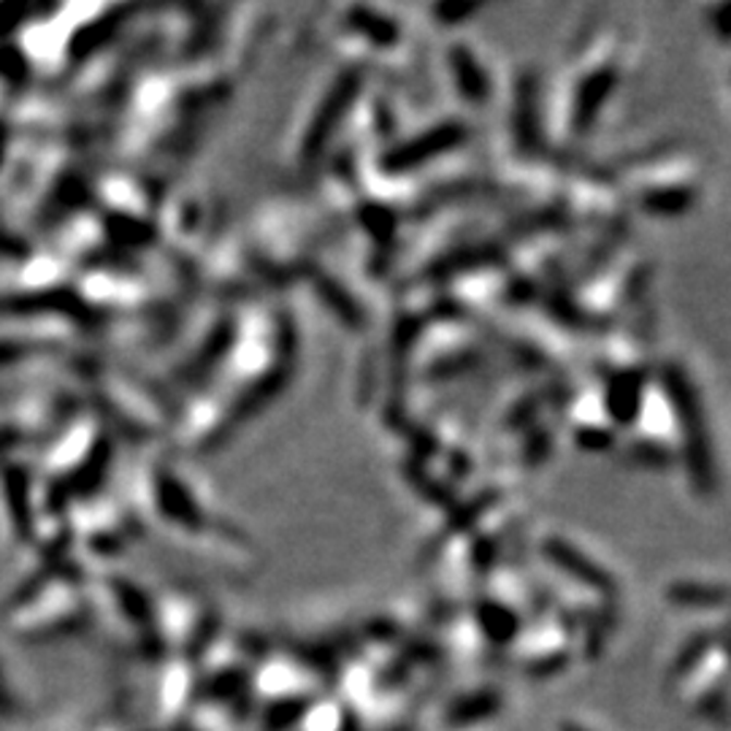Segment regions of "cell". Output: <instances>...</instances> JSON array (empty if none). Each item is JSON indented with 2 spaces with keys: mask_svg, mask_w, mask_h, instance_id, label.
I'll list each match as a JSON object with an SVG mask.
<instances>
[{
  "mask_svg": "<svg viewBox=\"0 0 731 731\" xmlns=\"http://www.w3.org/2000/svg\"><path fill=\"white\" fill-rule=\"evenodd\" d=\"M702 184V169L694 158L685 155H669V158L642 160L632 169L629 190L642 209L656 215H672V211L689 209Z\"/></svg>",
  "mask_w": 731,
  "mask_h": 731,
  "instance_id": "6da1fadb",
  "label": "cell"
},
{
  "mask_svg": "<svg viewBox=\"0 0 731 731\" xmlns=\"http://www.w3.org/2000/svg\"><path fill=\"white\" fill-rule=\"evenodd\" d=\"M566 428L583 448L605 450L616 442V423L607 412L599 385L585 388L566 404Z\"/></svg>",
  "mask_w": 731,
  "mask_h": 731,
  "instance_id": "7a4b0ae2",
  "label": "cell"
},
{
  "mask_svg": "<svg viewBox=\"0 0 731 731\" xmlns=\"http://www.w3.org/2000/svg\"><path fill=\"white\" fill-rule=\"evenodd\" d=\"M548 556L556 561V566H561L563 572L569 574V577L580 580V583H585L588 588L601 590V594H607V590L612 588L610 574H607L605 569L596 566V563L590 561V558H585L580 550L569 548L563 539H552L548 545Z\"/></svg>",
  "mask_w": 731,
  "mask_h": 731,
  "instance_id": "3957f363",
  "label": "cell"
},
{
  "mask_svg": "<svg viewBox=\"0 0 731 731\" xmlns=\"http://www.w3.org/2000/svg\"><path fill=\"white\" fill-rule=\"evenodd\" d=\"M453 65L458 74V90H461L463 98H468V100L488 98L490 74L485 71V65L479 63L474 49H461V52L453 54Z\"/></svg>",
  "mask_w": 731,
  "mask_h": 731,
  "instance_id": "277c9868",
  "label": "cell"
},
{
  "mask_svg": "<svg viewBox=\"0 0 731 731\" xmlns=\"http://www.w3.org/2000/svg\"><path fill=\"white\" fill-rule=\"evenodd\" d=\"M669 599L680 607H705V610H712V607H721L727 601V594H723V588H712V585L680 583L669 590Z\"/></svg>",
  "mask_w": 731,
  "mask_h": 731,
  "instance_id": "5b68a950",
  "label": "cell"
},
{
  "mask_svg": "<svg viewBox=\"0 0 731 731\" xmlns=\"http://www.w3.org/2000/svg\"><path fill=\"white\" fill-rule=\"evenodd\" d=\"M490 710H496L494 696H474V699L461 702V705L455 707L453 716H450V721H453V723H472V721H477L479 716H490Z\"/></svg>",
  "mask_w": 731,
  "mask_h": 731,
  "instance_id": "8992f818",
  "label": "cell"
},
{
  "mask_svg": "<svg viewBox=\"0 0 731 731\" xmlns=\"http://www.w3.org/2000/svg\"><path fill=\"white\" fill-rule=\"evenodd\" d=\"M355 33H358V36H371V41H379V31H366L364 25H358L355 27ZM395 38H399V25H395V20H388V25H385V41H395Z\"/></svg>",
  "mask_w": 731,
  "mask_h": 731,
  "instance_id": "52a82bcc",
  "label": "cell"
},
{
  "mask_svg": "<svg viewBox=\"0 0 731 731\" xmlns=\"http://www.w3.org/2000/svg\"><path fill=\"white\" fill-rule=\"evenodd\" d=\"M563 731H585L583 727H569V723H566V727H563Z\"/></svg>",
  "mask_w": 731,
  "mask_h": 731,
  "instance_id": "ba28073f",
  "label": "cell"
}]
</instances>
